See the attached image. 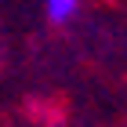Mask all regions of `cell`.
<instances>
[{"label":"cell","instance_id":"cell-1","mask_svg":"<svg viewBox=\"0 0 127 127\" xmlns=\"http://www.w3.org/2000/svg\"><path fill=\"white\" fill-rule=\"evenodd\" d=\"M76 7H80V0H47V18L55 26H65L76 15Z\"/></svg>","mask_w":127,"mask_h":127}]
</instances>
